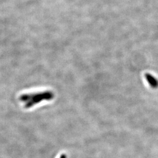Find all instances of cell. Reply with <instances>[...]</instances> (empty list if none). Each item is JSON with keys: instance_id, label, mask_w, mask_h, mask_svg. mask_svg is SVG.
<instances>
[{"instance_id": "7a4b0ae2", "label": "cell", "mask_w": 158, "mask_h": 158, "mask_svg": "<svg viewBox=\"0 0 158 158\" xmlns=\"http://www.w3.org/2000/svg\"><path fill=\"white\" fill-rule=\"evenodd\" d=\"M145 78L148 83L152 88L156 89L158 87V81L155 77H153L151 74L147 73L145 74Z\"/></svg>"}, {"instance_id": "6da1fadb", "label": "cell", "mask_w": 158, "mask_h": 158, "mask_svg": "<svg viewBox=\"0 0 158 158\" xmlns=\"http://www.w3.org/2000/svg\"><path fill=\"white\" fill-rule=\"evenodd\" d=\"M54 94L52 91H47L40 92L38 93L25 94L20 96L19 100L21 102H25V107L29 108L32 107L34 105L38 104L43 100H51L53 98Z\"/></svg>"}, {"instance_id": "3957f363", "label": "cell", "mask_w": 158, "mask_h": 158, "mask_svg": "<svg viewBox=\"0 0 158 158\" xmlns=\"http://www.w3.org/2000/svg\"><path fill=\"white\" fill-rule=\"evenodd\" d=\"M60 158H66V155L65 154H63L61 155V156L60 157Z\"/></svg>"}]
</instances>
